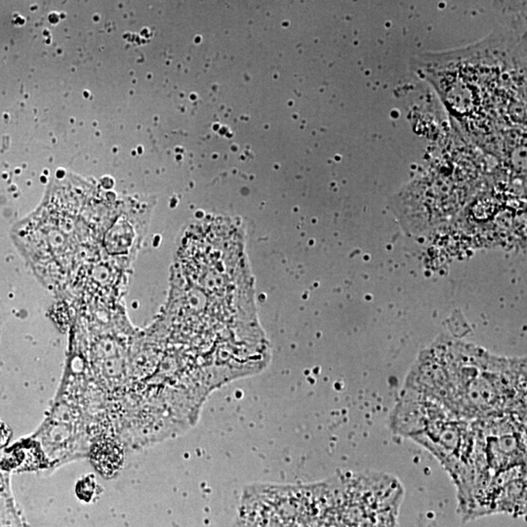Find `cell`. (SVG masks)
Returning <instances> with one entry per match:
<instances>
[{
  "mask_svg": "<svg viewBox=\"0 0 527 527\" xmlns=\"http://www.w3.org/2000/svg\"><path fill=\"white\" fill-rule=\"evenodd\" d=\"M395 434L427 448L456 477L473 445V421L461 419L433 401L406 390L390 413Z\"/></svg>",
  "mask_w": 527,
  "mask_h": 527,
  "instance_id": "obj_1",
  "label": "cell"
},
{
  "mask_svg": "<svg viewBox=\"0 0 527 527\" xmlns=\"http://www.w3.org/2000/svg\"><path fill=\"white\" fill-rule=\"evenodd\" d=\"M92 460L97 470L104 476H112L121 468L124 452L119 443L112 439H103L94 445Z\"/></svg>",
  "mask_w": 527,
  "mask_h": 527,
  "instance_id": "obj_2",
  "label": "cell"
}]
</instances>
